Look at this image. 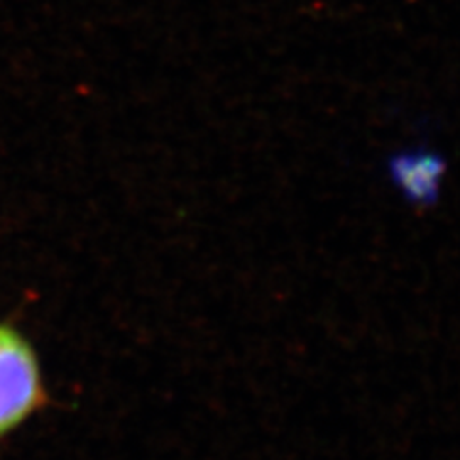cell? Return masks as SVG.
I'll return each mask as SVG.
<instances>
[{
  "instance_id": "1",
  "label": "cell",
  "mask_w": 460,
  "mask_h": 460,
  "mask_svg": "<svg viewBox=\"0 0 460 460\" xmlns=\"http://www.w3.org/2000/svg\"><path fill=\"white\" fill-rule=\"evenodd\" d=\"M42 397L33 348L16 330L0 324V436L20 426Z\"/></svg>"
},
{
  "instance_id": "2",
  "label": "cell",
  "mask_w": 460,
  "mask_h": 460,
  "mask_svg": "<svg viewBox=\"0 0 460 460\" xmlns=\"http://www.w3.org/2000/svg\"><path fill=\"white\" fill-rule=\"evenodd\" d=\"M443 155L429 148H409L395 152L387 160V177L399 194L412 206H434L441 194L445 177Z\"/></svg>"
}]
</instances>
